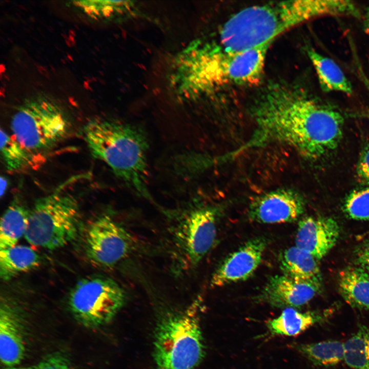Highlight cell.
<instances>
[{
    "label": "cell",
    "mask_w": 369,
    "mask_h": 369,
    "mask_svg": "<svg viewBox=\"0 0 369 369\" xmlns=\"http://www.w3.org/2000/svg\"><path fill=\"white\" fill-rule=\"evenodd\" d=\"M197 298L184 309L167 313L155 332L154 358L157 369H197L204 354Z\"/></svg>",
    "instance_id": "obj_5"
},
{
    "label": "cell",
    "mask_w": 369,
    "mask_h": 369,
    "mask_svg": "<svg viewBox=\"0 0 369 369\" xmlns=\"http://www.w3.org/2000/svg\"><path fill=\"white\" fill-rule=\"evenodd\" d=\"M343 210L353 219L369 221V188L356 190L350 193L345 200Z\"/></svg>",
    "instance_id": "obj_26"
},
{
    "label": "cell",
    "mask_w": 369,
    "mask_h": 369,
    "mask_svg": "<svg viewBox=\"0 0 369 369\" xmlns=\"http://www.w3.org/2000/svg\"><path fill=\"white\" fill-rule=\"evenodd\" d=\"M339 291L352 307L369 310V272L360 267H349L338 276Z\"/></svg>",
    "instance_id": "obj_16"
},
{
    "label": "cell",
    "mask_w": 369,
    "mask_h": 369,
    "mask_svg": "<svg viewBox=\"0 0 369 369\" xmlns=\"http://www.w3.org/2000/svg\"><path fill=\"white\" fill-rule=\"evenodd\" d=\"M340 232L338 223L331 217L306 216L298 222L295 246L320 259L335 245Z\"/></svg>",
    "instance_id": "obj_14"
},
{
    "label": "cell",
    "mask_w": 369,
    "mask_h": 369,
    "mask_svg": "<svg viewBox=\"0 0 369 369\" xmlns=\"http://www.w3.org/2000/svg\"><path fill=\"white\" fill-rule=\"evenodd\" d=\"M252 111L256 129L246 148L278 142L316 159L335 149L342 136L344 118L340 112L295 86H267Z\"/></svg>",
    "instance_id": "obj_1"
},
{
    "label": "cell",
    "mask_w": 369,
    "mask_h": 369,
    "mask_svg": "<svg viewBox=\"0 0 369 369\" xmlns=\"http://www.w3.org/2000/svg\"><path fill=\"white\" fill-rule=\"evenodd\" d=\"M73 4L94 18H110L132 11L133 4L124 1H80Z\"/></svg>",
    "instance_id": "obj_25"
},
{
    "label": "cell",
    "mask_w": 369,
    "mask_h": 369,
    "mask_svg": "<svg viewBox=\"0 0 369 369\" xmlns=\"http://www.w3.org/2000/svg\"><path fill=\"white\" fill-rule=\"evenodd\" d=\"M365 83L366 84V86H367L368 89L369 90V84L367 83V81L365 80L364 81Z\"/></svg>",
    "instance_id": "obj_32"
},
{
    "label": "cell",
    "mask_w": 369,
    "mask_h": 369,
    "mask_svg": "<svg viewBox=\"0 0 369 369\" xmlns=\"http://www.w3.org/2000/svg\"><path fill=\"white\" fill-rule=\"evenodd\" d=\"M320 283L284 275L270 277L258 298L277 308H295L308 303L319 291Z\"/></svg>",
    "instance_id": "obj_13"
},
{
    "label": "cell",
    "mask_w": 369,
    "mask_h": 369,
    "mask_svg": "<svg viewBox=\"0 0 369 369\" xmlns=\"http://www.w3.org/2000/svg\"><path fill=\"white\" fill-rule=\"evenodd\" d=\"M269 46L225 52L214 43L195 41L176 59L172 81L177 92L193 98L231 85L258 80Z\"/></svg>",
    "instance_id": "obj_2"
},
{
    "label": "cell",
    "mask_w": 369,
    "mask_h": 369,
    "mask_svg": "<svg viewBox=\"0 0 369 369\" xmlns=\"http://www.w3.org/2000/svg\"><path fill=\"white\" fill-rule=\"evenodd\" d=\"M344 360L353 369H369V328L360 325L344 343Z\"/></svg>",
    "instance_id": "obj_24"
},
{
    "label": "cell",
    "mask_w": 369,
    "mask_h": 369,
    "mask_svg": "<svg viewBox=\"0 0 369 369\" xmlns=\"http://www.w3.org/2000/svg\"><path fill=\"white\" fill-rule=\"evenodd\" d=\"M279 262L283 275L296 279L320 283V271L316 259L295 245L281 254Z\"/></svg>",
    "instance_id": "obj_18"
},
{
    "label": "cell",
    "mask_w": 369,
    "mask_h": 369,
    "mask_svg": "<svg viewBox=\"0 0 369 369\" xmlns=\"http://www.w3.org/2000/svg\"><path fill=\"white\" fill-rule=\"evenodd\" d=\"M356 173L361 182L369 185V148L361 154L357 165Z\"/></svg>",
    "instance_id": "obj_28"
},
{
    "label": "cell",
    "mask_w": 369,
    "mask_h": 369,
    "mask_svg": "<svg viewBox=\"0 0 369 369\" xmlns=\"http://www.w3.org/2000/svg\"><path fill=\"white\" fill-rule=\"evenodd\" d=\"M8 186V181L5 177L1 176V196L2 197L6 192Z\"/></svg>",
    "instance_id": "obj_30"
},
{
    "label": "cell",
    "mask_w": 369,
    "mask_h": 369,
    "mask_svg": "<svg viewBox=\"0 0 369 369\" xmlns=\"http://www.w3.org/2000/svg\"><path fill=\"white\" fill-rule=\"evenodd\" d=\"M1 153L4 165L9 172L29 169L36 165L41 154L34 153L20 144L6 131L1 129Z\"/></svg>",
    "instance_id": "obj_22"
},
{
    "label": "cell",
    "mask_w": 369,
    "mask_h": 369,
    "mask_svg": "<svg viewBox=\"0 0 369 369\" xmlns=\"http://www.w3.org/2000/svg\"><path fill=\"white\" fill-rule=\"evenodd\" d=\"M331 0H295L245 8L231 16L216 44L228 53H239L270 45L284 32L318 16L333 15Z\"/></svg>",
    "instance_id": "obj_3"
},
{
    "label": "cell",
    "mask_w": 369,
    "mask_h": 369,
    "mask_svg": "<svg viewBox=\"0 0 369 369\" xmlns=\"http://www.w3.org/2000/svg\"><path fill=\"white\" fill-rule=\"evenodd\" d=\"M30 214L20 195L16 194L1 217L0 248L7 249L16 245L26 233Z\"/></svg>",
    "instance_id": "obj_17"
},
{
    "label": "cell",
    "mask_w": 369,
    "mask_h": 369,
    "mask_svg": "<svg viewBox=\"0 0 369 369\" xmlns=\"http://www.w3.org/2000/svg\"><path fill=\"white\" fill-rule=\"evenodd\" d=\"M14 306L2 300L0 308V357L8 367L19 364L25 352L22 327Z\"/></svg>",
    "instance_id": "obj_15"
},
{
    "label": "cell",
    "mask_w": 369,
    "mask_h": 369,
    "mask_svg": "<svg viewBox=\"0 0 369 369\" xmlns=\"http://www.w3.org/2000/svg\"><path fill=\"white\" fill-rule=\"evenodd\" d=\"M307 54L315 68L320 87L324 92L352 93V84L340 67L332 59L323 56L311 48L307 49Z\"/></svg>",
    "instance_id": "obj_19"
},
{
    "label": "cell",
    "mask_w": 369,
    "mask_h": 369,
    "mask_svg": "<svg viewBox=\"0 0 369 369\" xmlns=\"http://www.w3.org/2000/svg\"><path fill=\"white\" fill-rule=\"evenodd\" d=\"M12 136L27 149L38 154L61 141L71 129L70 118L61 106L44 95L29 98L13 114Z\"/></svg>",
    "instance_id": "obj_7"
},
{
    "label": "cell",
    "mask_w": 369,
    "mask_h": 369,
    "mask_svg": "<svg viewBox=\"0 0 369 369\" xmlns=\"http://www.w3.org/2000/svg\"><path fill=\"white\" fill-rule=\"evenodd\" d=\"M296 349L315 365L331 366L344 360V344L338 340L301 344Z\"/></svg>",
    "instance_id": "obj_23"
},
{
    "label": "cell",
    "mask_w": 369,
    "mask_h": 369,
    "mask_svg": "<svg viewBox=\"0 0 369 369\" xmlns=\"http://www.w3.org/2000/svg\"><path fill=\"white\" fill-rule=\"evenodd\" d=\"M79 234L85 257L98 268L114 266L129 257L135 248L131 234L107 214L92 219Z\"/></svg>",
    "instance_id": "obj_9"
},
{
    "label": "cell",
    "mask_w": 369,
    "mask_h": 369,
    "mask_svg": "<svg viewBox=\"0 0 369 369\" xmlns=\"http://www.w3.org/2000/svg\"><path fill=\"white\" fill-rule=\"evenodd\" d=\"M266 246L262 237L249 240L228 255L213 273L210 280L212 288L245 280L257 270Z\"/></svg>",
    "instance_id": "obj_12"
},
{
    "label": "cell",
    "mask_w": 369,
    "mask_h": 369,
    "mask_svg": "<svg viewBox=\"0 0 369 369\" xmlns=\"http://www.w3.org/2000/svg\"><path fill=\"white\" fill-rule=\"evenodd\" d=\"M40 257L32 248L23 245L1 250L0 277L4 281L39 265Z\"/></svg>",
    "instance_id": "obj_20"
},
{
    "label": "cell",
    "mask_w": 369,
    "mask_h": 369,
    "mask_svg": "<svg viewBox=\"0 0 369 369\" xmlns=\"http://www.w3.org/2000/svg\"><path fill=\"white\" fill-rule=\"evenodd\" d=\"M355 255L356 261L359 266L369 272V240L358 249Z\"/></svg>",
    "instance_id": "obj_29"
},
{
    "label": "cell",
    "mask_w": 369,
    "mask_h": 369,
    "mask_svg": "<svg viewBox=\"0 0 369 369\" xmlns=\"http://www.w3.org/2000/svg\"><path fill=\"white\" fill-rule=\"evenodd\" d=\"M364 25L366 30L369 33V7L366 10L365 14Z\"/></svg>",
    "instance_id": "obj_31"
},
{
    "label": "cell",
    "mask_w": 369,
    "mask_h": 369,
    "mask_svg": "<svg viewBox=\"0 0 369 369\" xmlns=\"http://www.w3.org/2000/svg\"><path fill=\"white\" fill-rule=\"evenodd\" d=\"M81 134L95 158L107 165L138 195L153 201L148 187L149 143L141 127L96 117L84 125Z\"/></svg>",
    "instance_id": "obj_4"
},
{
    "label": "cell",
    "mask_w": 369,
    "mask_h": 369,
    "mask_svg": "<svg viewBox=\"0 0 369 369\" xmlns=\"http://www.w3.org/2000/svg\"><path fill=\"white\" fill-rule=\"evenodd\" d=\"M4 369H72L69 361L60 354H53L33 365L9 367Z\"/></svg>",
    "instance_id": "obj_27"
},
{
    "label": "cell",
    "mask_w": 369,
    "mask_h": 369,
    "mask_svg": "<svg viewBox=\"0 0 369 369\" xmlns=\"http://www.w3.org/2000/svg\"><path fill=\"white\" fill-rule=\"evenodd\" d=\"M126 294L110 278L87 276L71 289L68 305L75 319L83 326L95 328L110 322L123 306Z\"/></svg>",
    "instance_id": "obj_8"
},
{
    "label": "cell",
    "mask_w": 369,
    "mask_h": 369,
    "mask_svg": "<svg viewBox=\"0 0 369 369\" xmlns=\"http://www.w3.org/2000/svg\"><path fill=\"white\" fill-rule=\"evenodd\" d=\"M304 202L298 192L279 189L254 198L248 209L251 220L261 223H280L296 220L303 213Z\"/></svg>",
    "instance_id": "obj_11"
},
{
    "label": "cell",
    "mask_w": 369,
    "mask_h": 369,
    "mask_svg": "<svg viewBox=\"0 0 369 369\" xmlns=\"http://www.w3.org/2000/svg\"><path fill=\"white\" fill-rule=\"evenodd\" d=\"M323 319L313 313H302L295 308H286L277 317L269 320L267 327L272 334L297 336Z\"/></svg>",
    "instance_id": "obj_21"
},
{
    "label": "cell",
    "mask_w": 369,
    "mask_h": 369,
    "mask_svg": "<svg viewBox=\"0 0 369 369\" xmlns=\"http://www.w3.org/2000/svg\"><path fill=\"white\" fill-rule=\"evenodd\" d=\"M80 228L78 200L62 185L35 201L25 237L33 245L52 250L72 241Z\"/></svg>",
    "instance_id": "obj_6"
},
{
    "label": "cell",
    "mask_w": 369,
    "mask_h": 369,
    "mask_svg": "<svg viewBox=\"0 0 369 369\" xmlns=\"http://www.w3.org/2000/svg\"><path fill=\"white\" fill-rule=\"evenodd\" d=\"M217 212L213 207H198L187 211L173 230L176 265L195 268L212 247L216 236Z\"/></svg>",
    "instance_id": "obj_10"
}]
</instances>
